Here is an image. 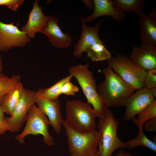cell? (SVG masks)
I'll use <instances>...</instances> for the list:
<instances>
[{
  "mask_svg": "<svg viewBox=\"0 0 156 156\" xmlns=\"http://www.w3.org/2000/svg\"><path fill=\"white\" fill-rule=\"evenodd\" d=\"M104 80L97 86V92L109 107L124 106L135 90L108 65L102 70Z\"/></svg>",
  "mask_w": 156,
  "mask_h": 156,
  "instance_id": "1",
  "label": "cell"
},
{
  "mask_svg": "<svg viewBox=\"0 0 156 156\" xmlns=\"http://www.w3.org/2000/svg\"><path fill=\"white\" fill-rule=\"evenodd\" d=\"M88 64H78L70 67L69 74L75 78L81 87L88 103L92 106L97 117H104L109 107L98 94L96 80Z\"/></svg>",
  "mask_w": 156,
  "mask_h": 156,
  "instance_id": "2",
  "label": "cell"
},
{
  "mask_svg": "<svg viewBox=\"0 0 156 156\" xmlns=\"http://www.w3.org/2000/svg\"><path fill=\"white\" fill-rule=\"evenodd\" d=\"M64 128L71 156H99V148L102 137L96 129L89 132L77 131L68 125L64 120Z\"/></svg>",
  "mask_w": 156,
  "mask_h": 156,
  "instance_id": "3",
  "label": "cell"
},
{
  "mask_svg": "<svg viewBox=\"0 0 156 156\" xmlns=\"http://www.w3.org/2000/svg\"><path fill=\"white\" fill-rule=\"evenodd\" d=\"M64 121L71 128L80 132L92 131L96 127L97 117L91 105L80 99L68 101L65 107Z\"/></svg>",
  "mask_w": 156,
  "mask_h": 156,
  "instance_id": "4",
  "label": "cell"
},
{
  "mask_svg": "<svg viewBox=\"0 0 156 156\" xmlns=\"http://www.w3.org/2000/svg\"><path fill=\"white\" fill-rule=\"evenodd\" d=\"M119 120L109 109L105 116L99 118L96 127L101 133L99 148V156H111L114 151L120 148H126V142L117 135Z\"/></svg>",
  "mask_w": 156,
  "mask_h": 156,
  "instance_id": "5",
  "label": "cell"
},
{
  "mask_svg": "<svg viewBox=\"0 0 156 156\" xmlns=\"http://www.w3.org/2000/svg\"><path fill=\"white\" fill-rule=\"evenodd\" d=\"M107 63L116 74L135 90L144 87L146 71L126 55L120 54L112 57L107 61Z\"/></svg>",
  "mask_w": 156,
  "mask_h": 156,
  "instance_id": "6",
  "label": "cell"
},
{
  "mask_svg": "<svg viewBox=\"0 0 156 156\" xmlns=\"http://www.w3.org/2000/svg\"><path fill=\"white\" fill-rule=\"evenodd\" d=\"M25 128L21 133L15 137L20 144L25 143V137L28 135H41L43 140L47 146L55 144L54 140L49 130L50 123L47 116L34 104L29 109Z\"/></svg>",
  "mask_w": 156,
  "mask_h": 156,
  "instance_id": "7",
  "label": "cell"
},
{
  "mask_svg": "<svg viewBox=\"0 0 156 156\" xmlns=\"http://www.w3.org/2000/svg\"><path fill=\"white\" fill-rule=\"evenodd\" d=\"M37 99L36 92L24 88L22 95L14 108L12 114L7 118L11 132H17L21 129L24 122L26 121L29 109L35 104Z\"/></svg>",
  "mask_w": 156,
  "mask_h": 156,
  "instance_id": "8",
  "label": "cell"
},
{
  "mask_svg": "<svg viewBox=\"0 0 156 156\" xmlns=\"http://www.w3.org/2000/svg\"><path fill=\"white\" fill-rule=\"evenodd\" d=\"M30 40L14 23L6 24L0 21V51L7 52L13 47H24Z\"/></svg>",
  "mask_w": 156,
  "mask_h": 156,
  "instance_id": "9",
  "label": "cell"
},
{
  "mask_svg": "<svg viewBox=\"0 0 156 156\" xmlns=\"http://www.w3.org/2000/svg\"><path fill=\"white\" fill-rule=\"evenodd\" d=\"M156 99L151 89L143 87L137 90L128 99L124 106V119L131 120Z\"/></svg>",
  "mask_w": 156,
  "mask_h": 156,
  "instance_id": "10",
  "label": "cell"
},
{
  "mask_svg": "<svg viewBox=\"0 0 156 156\" xmlns=\"http://www.w3.org/2000/svg\"><path fill=\"white\" fill-rule=\"evenodd\" d=\"M58 18L51 15L47 19L40 33L47 36L49 42L55 47L64 49L71 45L72 39L68 34L64 33L58 25Z\"/></svg>",
  "mask_w": 156,
  "mask_h": 156,
  "instance_id": "11",
  "label": "cell"
},
{
  "mask_svg": "<svg viewBox=\"0 0 156 156\" xmlns=\"http://www.w3.org/2000/svg\"><path fill=\"white\" fill-rule=\"evenodd\" d=\"M129 58L146 71L156 68V46L142 44L133 47Z\"/></svg>",
  "mask_w": 156,
  "mask_h": 156,
  "instance_id": "12",
  "label": "cell"
},
{
  "mask_svg": "<svg viewBox=\"0 0 156 156\" xmlns=\"http://www.w3.org/2000/svg\"><path fill=\"white\" fill-rule=\"evenodd\" d=\"M93 12L85 18L81 17V21L85 23L90 22L103 16H108L118 22L122 21L126 16V13L119 10L114 5L113 0H93Z\"/></svg>",
  "mask_w": 156,
  "mask_h": 156,
  "instance_id": "13",
  "label": "cell"
},
{
  "mask_svg": "<svg viewBox=\"0 0 156 156\" xmlns=\"http://www.w3.org/2000/svg\"><path fill=\"white\" fill-rule=\"evenodd\" d=\"M35 104L47 116L50 125L57 133H60L62 125L61 102L59 99L50 100L44 99H37Z\"/></svg>",
  "mask_w": 156,
  "mask_h": 156,
  "instance_id": "14",
  "label": "cell"
},
{
  "mask_svg": "<svg viewBox=\"0 0 156 156\" xmlns=\"http://www.w3.org/2000/svg\"><path fill=\"white\" fill-rule=\"evenodd\" d=\"M81 37L75 44L73 52V55L76 57H81L83 53L88 47L95 43L102 41L99 35L100 21L94 26L86 25L82 21Z\"/></svg>",
  "mask_w": 156,
  "mask_h": 156,
  "instance_id": "15",
  "label": "cell"
},
{
  "mask_svg": "<svg viewBox=\"0 0 156 156\" xmlns=\"http://www.w3.org/2000/svg\"><path fill=\"white\" fill-rule=\"evenodd\" d=\"M48 18V16L43 13L42 7L39 5L38 1L36 0L29 14L27 22L21 30L25 33L30 39L34 38L37 33L40 32Z\"/></svg>",
  "mask_w": 156,
  "mask_h": 156,
  "instance_id": "16",
  "label": "cell"
},
{
  "mask_svg": "<svg viewBox=\"0 0 156 156\" xmlns=\"http://www.w3.org/2000/svg\"><path fill=\"white\" fill-rule=\"evenodd\" d=\"M139 16V34L142 44L156 46V18L144 12Z\"/></svg>",
  "mask_w": 156,
  "mask_h": 156,
  "instance_id": "17",
  "label": "cell"
},
{
  "mask_svg": "<svg viewBox=\"0 0 156 156\" xmlns=\"http://www.w3.org/2000/svg\"><path fill=\"white\" fill-rule=\"evenodd\" d=\"M24 88L23 84L20 82L5 96L0 105L5 113L11 115Z\"/></svg>",
  "mask_w": 156,
  "mask_h": 156,
  "instance_id": "18",
  "label": "cell"
},
{
  "mask_svg": "<svg viewBox=\"0 0 156 156\" xmlns=\"http://www.w3.org/2000/svg\"><path fill=\"white\" fill-rule=\"evenodd\" d=\"M72 76L69 74L60 79L49 88H40L36 92L37 99H44L54 100L58 99L60 95V91L62 86L65 83L70 81Z\"/></svg>",
  "mask_w": 156,
  "mask_h": 156,
  "instance_id": "19",
  "label": "cell"
},
{
  "mask_svg": "<svg viewBox=\"0 0 156 156\" xmlns=\"http://www.w3.org/2000/svg\"><path fill=\"white\" fill-rule=\"evenodd\" d=\"M85 51L87 53V57L93 61H107L112 57L111 53L107 49L103 42L88 47Z\"/></svg>",
  "mask_w": 156,
  "mask_h": 156,
  "instance_id": "20",
  "label": "cell"
},
{
  "mask_svg": "<svg viewBox=\"0 0 156 156\" xmlns=\"http://www.w3.org/2000/svg\"><path fill=\"white\" fill-rule=\"evenodd\" d=\"M115 6L125 13L133 12L139 15L143 13L145 1L144 0H114Z\"/></svg>",
  "mask_w": 156,
  "mask_h": 156,
  "instance_id": "21",
  "label": "cell"
},
{
  "mask_svg": "<svg viewBox=\"0 0 156 156\" xmlns=\"http://www.w3.org/2000/svg\"><path fill=\"white\" fill-rule=\"evenodd\" d=\"M21 80L19 75L9 77L0 73V105L5 96L20 82Z\"/></svg>",
  "mask_w": 156,
  "mask_h": 156,
  "instance_id": "22",
  "label": "cell"
},
{
  "mask_svg": "<svg viewBox=\"0 0 156 156\" xmlns=\"http://www.w3.org/2000/svg\"><path fill=\"white\" fill-rule=\"evenodd\" d=\"M156 117V100H154L144 110L138 115V118H134L133 122L138 129H143L145 122L148 120Z\"/></svg>",
  "mask_w": 156,
  "mask_h": 156,
  "instance_id": "23",
  "label": "cell"
},
{
  "mask_svg": "<svg viewBox=\"0 0 156 156\" xmlns=\"http://www.w3.org/2000/svg\"><path fill=\"white\" fill-rule=\"evenodd\" d=\"M127 148H133L142 146L156 152V144L148 139L144 133L143 129H138L137 136L126 142Z\"/></svg>",
  "mask_w": 156,
  "mask_h": 156,
  "instance_id": "24",
  "label": "cell"
},
{
  "mask_svg": "<svg viewBox=\"0 0 156 156\" xmlns=\"http://www.w3.org/2000/svg\"><path fill=\"white\" fill-rule=\"evenodd\" d=\"M144 85L149 89L156 87V68L146 71Z\"/></svg>",
  "mask_w": 156,
  "mask_h": 156,
  "instance_id": "25",
  "label": "cell"
},
{
  "mask_svg": "<svg viewBox=\"0 0 156 156\" xmlns=\"http://www.w3.org/2000/svg\"><path fill=\"white\" fill-rule=\"evenodd\" d=\"M79 91L78 87L74 85L70 81L66 82L62 86L60 91V95L73 96Z\"/></svg>",
  "mask_w": 156,
  "mask_h": 156,
  "instance_id": "26",
  "label": "cell"
},
{
  "mask_svg": "<svg viewBox=\"0 0 156 156\" xmlns=\"http://www.w3.org/2000/svg\"><path fill=\"white\" fill-rule=\"evenodd\" d=\"M4 114L0 105V135H3L7 131L11 132L10 127L8 122V117L5 116Z\"/></svg>",
  "mask_w": 156,
  "mask_h": 156,
  "instance_id": "27",
  "label": "cell"
},
{
  "mask_svg": "<svg viewBox=\"0 0 156 156\" xmlns=\"http://www.w3.org/2000/svg\"><path fill=\"white\" fill-rule=\"evenodd\" d=\"M24 2L23 0H0V5H5L16 11Z\"/></svg>",
  "mask_w": 156,
  "mask_h": 156,
  "instance_id": "28",
  "label": "cell"
},
{
  "mask_svg": "<svg viewBox=\"0 0 156 156\" xmlns=\"http://www.w3.org/2000/svg\"><path fill=\"white\" fill-rule=\"evenodd\" d=\"M143 127L147 132L156 131V117L150 119L144 123Z\"/></svg>",
  "mask_w": 156,
  "mask_h": 156,
  "instance_id": "29",
  "label": "cell"
},
{
  "mask_svg": "<svg viewBox=\"0 0 156 156\" xmlns=\"http://www.w3.org/2000/svg\"><path fill=\"white\" fill-rule=\"evenodd\" d=\"M82 1L88 8L93 9L94 3L93 0H83Z\"/></svg>",
  "mask_w": 156,
  "mask_h": 156,
  "instance_id": "30",
  "label": "cell"
},
{
  "mask_svg": "<svg viewBox=\"0 0 156 156\" xmlns=\"http://www.w3.org/2000/svg\"><path fill=\"white\" fill-rule=\"evenodd\" d=\"M114 156H132V155L129 152H126L123 149H121L118 154Z\"/></svg>",
  "mask_w": 156,
  "mask_h": 156,
  "instance_id": "31",
  "label": "cell"
},
{
  "mask_svg": "<svg viewBox=\"0 0 156 156\" xmlns=\"http://www.w3.org/2000/svg\"><path fill=\"white\" fill-rule=\"evenodd\" d=\"M156 11L155 8L153 9L148 15L152 17L156 18Z\"/></svg>",
  "mask_w": 156,
  "mask_h": 156,
  "instance_id": "32",
  "label": "cell"
},
{
  "mask_svg": "<svg viewBox=\"0 0 156 156\" xmlns=\"http://www.w3.org/2000/svg\"><path fill=\"white\" fill-rule=\"evenodd\" d=\"M153 94L155 98H156V87L154 88L151 89Z\"/></svg>",
  "mask_w": 156,
  "mask_h": 156,
  "instance_id": "33",
  "label": "cell"
},
{
  "mask_svg": "<svg viewBox=\"0 0 156 156\" xmlns=\"http://www.w3.org/2000/svg\"><path fill=\"white\" fill-rule=\"evenodd\" d=\"M2 69V61L1 57L0 55V73L1 72Z\"/></svg>",
  "mask_w": 156,
  "mask_h": 156,
  "instance_id": "34",
  "label": "cell"
}]
</instances>
